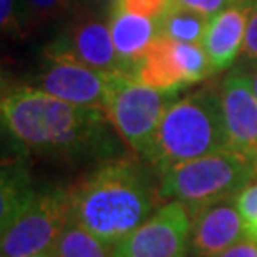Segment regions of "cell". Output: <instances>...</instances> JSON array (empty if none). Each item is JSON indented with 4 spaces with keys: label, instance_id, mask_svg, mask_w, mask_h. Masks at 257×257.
<instances>
[{
    "label": "cell",
    "instance_id": "7c38bea8",
    "mask_svg": "<svg viewBox=\"0 0 257 257\" xmlns=\"http://www.w3.org/2000/svg\"><path fill=\"white\" fill-rule=\"evenodd\" d=\"M247 15V4L237 2L210 19L202 47L207 52L212 72L229 69L237 55L242 54Z\"/></svg>",
    "mask_w": 257,
    "mask_h": 257
},
{
    "label": "cell",
    "instance_id": "8fae6325",
    "mask_svg": "<svg viewBox=\"0 0 257 257\" xmlns=\"http://www.w3.org/2000/svg\"><path fill=\"white\" fill-rule=\"evenodd\" d=\"M79 62L104 72L122 70V62L112 42L109 24L95 15H80L72 22L64 35L50 44Z\"/></svg>",
    "mask_w": 257,
    "mask_h": 257
},
{
    "label": "cell",
    "instance_id": "603a6c76",
    "mask_svg": "<svg viewBox=\"0 0 257 257\" xmlns=\"http://www.w3.org/2000/svg\"><path fill=\"white\" fill-rule=\"evenodd\" d=\"M214 257H257V240L247 235Z\"/></svg>",
    "mask_w": 257,
    "mask_h": 257
},
{
    "label": "cell",
    "instance_id": "5bb4252c",
    "mask_svg": "<svg viewBox=\"0 0 257 257\" xmlns=\"http://www.w3.org/2000/svg\"><path fill=\"white\" fill-rule=\"evenodd\" d=\"M109 27L122 70H125L157 37V20L128 12L119 5H114L110 10Z\"/></svg>",
    "mask_w": 257,
    "mask_h": 257
},
{
    "label": "cell",
    "instance_id": "d6986e66",
    "mask_svg": "<svg viewBox=\"0 0 257 257\" xmlns=\"http://www.w3.org/2000/svg\"><path fill=\"white\" fill-rule=\"evenodd\" d=\"M115 5L128 12L144 15L152 20H159L174 5V0H119Z\"/></svg>",
    "mask_w": 257,
    "mask_h": 257
},
{
    "label": "cell",
    "instance_id": "2e32d148",
    "mask_svg": "<svg viewBox=\"0 0 257 257\" xmlns=\"http://www.w3.org/2000/svg\"><path fill=\"white\" fill-rule=\"evenodd\" d=\"M210 19L194 10L184 9L174 4L161 19L157 20V35L167 37L176 42L202 44L209 29Z\"/></svg>",
    "mask_w": 257,
    "mask_h": 257
},
{
    "label": "cell",
    "instance_id": "6da1fadb",
    "mask_svg": "<svg viewBox=\"0 0 257 257\" xmlns=\"http://www.w3.org/2000/svg\"><path fill=\"white\" fill-rule=\"evenodd\" d=\"M0 110L10 136L39 156L99 162L124 156L120 136L100 109L70 104L39 87L15 85L4 90Z\"/></svg>",
    "mask_w": 257,
    "mask_h": 257
},
{
    "label": "cell",
    "instance_id": "ffe728a7",
    "mask_svg": "<svg viewBox=\"0 0 257 257\" xmlns=\"http://www.w3.org/2000/svg\"><path fill=\"white\" fill-rule=\"evenodd\" d=\"M34 22L44 24L59 19L70 9L72 0H29Z\"/></svg>",
    "mask_w": 257,
    "mask_h": 257
},
{
    "label": "cell",
    "instance_id": "8992f818",
    "mask_svg": "<svg viewBox=\"0 0 257 257\" xmlns=\"http://www.w3.org/2000/svg\"><path fill=\"white\" fill-rule=\"evenodd\" d=\"M69 220L67 189H39L27 207L2 229V257L50 252Z\"/></svg>",
    "mask_w": 257,
    "mask_h": 257
},
{
    "label": "cell",
    "instance_id": "ba28073f",
    "mask_svg": "<svg viewBox=\"0 0 257 257\" xmlns=\"http://www.w3.org/2000/svg\"><path fill=\"white\" fill-rule=\"evenodd\" d=\"M189 234L191 215L186 205L166 202L115 244L110 257H187Z\"/></svg>",
    "mask_w": 257,
    "mask_h": 257
},
{
    "label": "cell",
    "instance_id": "e0dca14e",
    "mask_svg": "<svg viewBox=\"0 0 257 257\" xmlns=\"http://www.w3.org/2000/svg\"><path fill=\"white\" fill-rule=\"evenodd\" d=\"M112 249L84 225L70 219L50 254L52 257H110Z\"/></svg>",
    "mask_w": 257,
    "mask_h": 257
},
{
    "label": "cell",
    "instance_id": "5b68a950",
    "mask_svg": "<svg viewBox=\"0 0 257 257\" xmlns=\"http://www.w3.org/2000/svg\"><path fill=\"white\" fill-rule=\"evenodd\" d=\"M177 92L152 89L124 70L110 72L105 114L128 149L146 161L154 137Z\"/></svg>",
    "mask_w": 257,
    "mask_h": 257
},
{
    "label": "cell",
    "instance_id": "3957f363",
    "mask_svg": "<svg viewBox=\"0 0 257 257\" xmlns=\"http://www.w3.org/2000/svg\"><path fill=\"white\" fill-rule=\"evenodd\" d=\"M227 147L220 87H200L169 105L146 162L157 172Z\"/></svg>",
    "mask_w": 257,
    "mask_h": 257
},
{
    "label": "cell",
    "instance_id": "cb8c5ba5",
    "mask_svg": "<svg viewBox=\"0 0 257 257\" xmlns=\"http://www.w3.org/2000/svg\"><path fill=\"white\" fill-rule=\"evenodd\" d=\"M82 4L87 5V7H94V9H109L112 10V7L119 2V0H80Z\"/></svg>",
    "mask_w": 257,
    "mask_h": 257
},
{
    "label": "cell",
    "instance_id": "7a4b0ae2",
    "mask_svg": "<svg viewBox=\"0 0 257 257\" xmlns=\"http://www.w3.org/2000/svg\"><path fill=\"white\" fill-rule=\"evenodd\" d=\"M141 157L99 162L67 189L70 219L114 247L159 209V181Z\"/></svg>",
    "mask_w": 257,
    "mask_h": 257
},
{
    "label": "cell",
    "instance_id": "83f0119b",
    "mask_svg": "<svg viewBox=\"0 0 257 257\" xmlns=\"http://www.w3.org/2000/svg\"><path fill=\"white\" fill-rule=\"evenodd\" d=\"M239 2H245V0H239Z\"/></svg>",
    "mask_w": 257,
    "mask_h": 257
},
{
    "label": "cell",
    "instance_id": "4316f807",
    "mask_svg": "<svg viewBox=\"0 0 257 257\" xmlns=\"http://www.w3.org/2000/svg\"><path fill=\"white\" fill-rule=\"evenodd\" d=\"M252 181H257V159L254 162V174H252Z\"/></svg>",
    "mask_w": 257,
    "mask_h": 257
},
{
    "label": "cell",
    "instance_id": "30bf717a",
    "mask_svg": "<svg viewBox=\"0 0 257 257\" xmlns=\"http://www.w3.org/2000/svg\"><path fill=\"white\" fill-rule=\"evenodd\" d=\"M235 199L210 204L191 217L187 257H214L247 237Z\"/></svg>",
    "mask_w": 257,
    "mask_h": 257
},
{
    "label": "cell",
    "instance_id": "9c48e42d",
    "mask_svg": "<svg viewBox=\"0 0 257 257\" xmlns=\"http://www.w3.org/2000/svg\"><path fill=\"white\" fill-rule=\"evenodd\" d=\"M227 147L250 162L257 159V97L247 70L234 69L220 84Z\"/></svg>",
    "mask_w": 257,
    "mask_h": 257
},
{
    "label": "cell",
    "instance_id": "4fadbf2b",
    "mask_svg": "<svg viewBox=\"0 0 257 257\" xmlns=\"http://www.w3.org/2000/svg\"><path fill=\"white\" fill-rule=\"evenodd\" d=\"M124 72L157 90L179 92L187 85L177 59L176 40L162 35H157Z\"/></svg>",
    "mask_w": 257,
    "mask_h": 257
},
{
    "label": "cell",
    "instance_id": "d4e9b609",
    "mask_svg": "<svg viewBox=\"0 0 257 257\" xmlns=\"http://www.w3.org/2000/svg\"><path fill=\"white\" fill-rule=\"evenodd\" d=\"M249 74V79H250V84H252V89H254V94L257 97V62H254V65L250 67V70L247 72Z\"/></svg>",
    "mask_w": 257,
    "mask_h": 257
},
{
    "label": "cell",
    "instance_id": "484cf974",
    "mask_svg": "<svg viewBox=\"0 0 257 257\" xmlns=\"http://www.w3.org/2000/svg\"><path fill=\"white\" fill-rule=\"evenodd\" d=\"M25 257H52L50 252H42V254H32V255H25Z\"/></svg>",
    "mask_w": 257,
    "mask_h": 257
},
{
    "label": "cell",
    "instance_id": "9a60e30c",
    "mask_svg": "<svg viewBox=\"0 0 257 257\" xmlns=\"http://www.w3.org/2000/svg\"><path fill=\"white\" fill-rule=\"evenodd\" d=\"M39 189H34L27 171L20 164H9L2 169V191H0V222L2 229L12 222L30 204Z\"/></svg>",
    "mask_w": 257,
    "mask_h": 257
},
{
    "label": "cell",
    "instance_id": "52a82bcc",
    "mask_svg": "<svg viewBox=\"0 0 257 257\" xmlns=\"http://www.w3.org/2000/svg\"><path fill=\"white\" fill-rule=\"evenodd\" d=\"M44 55L45 62L37 77L39 89L70 104L105 109L110 72L92 69L50 45Z\"/></svg>",
    "mask_w": 257,
    "mask_h": 257
},
{
    "label": "cell",
    "instance_id": "7402d4cb",
    "mask_svg": "<svg viewBox=\"0 0 257 257\" xmlns=\"http://www.w3.org/2000/svg\"><path fill=\"white\" fill-rule=\"evenodd\" d=\"M239 0H174L176 5H181L184 9L194 10L204 17L212 19L214 15L220 14L222 10H225L230 5L237 4Z\"/></svg>",
    "mask_w": 257,
    "mask_h": 257
},
{
    "label": "cell",
    "instance_id": "277c9868",
    "mask_svg": "<svg viewBox=\"0 0 257 257\" xmlns=\"http://www.w3.org/2000/svg\"><path fill=\"white\" fill-rule=\"evenodd\" d=\"M254 162L230 149L176 164L159 172V195L181 202L189 215L220 200L235 199L252 181Z\"/></svg>",
    "mask_w": 257,
    "mask_h": 257
},
{
    "label": "cell",
    "instance_id": "ac0fdd59",
    "mask_svg": "<svg viewBox=\"0 0 257 257\" xmlns=\"http://www.w3.org/2000/svg\"><path fill=\"white\" fill-rule=\"evenodd\" d=\"M235 204L244 219L249 237L257 240V181H250L239 192L235 197Z\"/></svg>",
    "mask_w": 257,
    "mask_h": 257
},
{
    "label": "cell",
    "instance_id": "44dd1931",
    "mask_svg": "<svg viewBox=\"0 0 257 257\" xmlns=\"http://www.w3.org/2000/svg\"><path fill=\"white\" fill-rule=\"evenodd\" d=\"M249 7L247 27L242 45V55L250 62H257V0H245Z\"/></svg>",
    "mask_w": 257,
    "mask_h": 257
}]
</instances>
